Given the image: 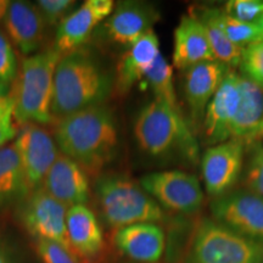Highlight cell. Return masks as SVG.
Instances as JSON below:
<instances>
[{"mask_svg":"<svg viewBox=\"0 0 263 263\" xmlns=\"http://www.w3.org/2000/svg\"><path fill=\"white\" fill-rule=\"evenodd\" d=\"M159 14L151 5L139 2H122L105 22L108 38L128 48L153 31Z\"/></svg>","mask_w":263,"mask_h":263,"instance_id":"ac0fdd59","label":"cell"},{"mask_svg":"<svg viewBox=\"0 0 263 263\" xmlns=\"http://www.w3.org/2000/svg\"><path fill=\"white\" fill-rule=\"evenodd\" d=\"M160 54V41L154 31L146 33L130 45L116 68L117 93L127 94L134 84L143 81Z\"/></svg>","mask_w":263,"mask_h":263,"instance_id":"44dd1931","label":"cell"},{"mask_svg":"<svg viewBox=\"0 0 263 263\" xmlns=\"http://www.w3.org/2000/svg\"><path fill=\"white\" fill-rule=\"evenodd\" d=\"M60 58V52L51 48L29 55L22 61L10 91L16 124L39 126L54 121L51 115L54 76Z\"/></svg>","mask_w":263,"mask_h":263,"instance_id":"3957f363","label":"cell"},{"mask_svg":"<svg viewBox=\"0 0 263 263\" xmlns=\"http://www.w3.org/2000/svg\"><path fill=\"white\" fill-rule=\"evenodd\" d=\"M230 71L228 66L213 60L200 62L183 71V87L194 126L205 117L207 105Z\"/></svg>","mask_w":263,"mask_h":263,"instance_id":"9a60e30c","label":"cell"},{"mask_svg":"<svg viewBox=\"0 0 263 263\" xmlns=\"http://www.w3.org/2000/svg\"><path fill=\"white\" fill-rule=\"evenodd\" d=\"M143 81H145L146 87H149L154 91L155 99L163 101L173 110L180 111L173 87L172 66L167 62L162 54L157 57L155 62L144 76Z\"/></svg>","mask_w":263,"mask_h":263,"instance_id":"d4e9b609","label":"cell"},{"mask_svg":"<svg viewBox=\"0 0 263 263\" xmlns=\"http://www.w3.org/2000/svg\"><path fill=\"white\" fill-rule=\"evenodd\" d=\"M0 263H17L5 241L0 238Z\"/></svg>","mask_w":263,"mask_h":263,"instance_id":"836d02e7","label":"cell"},{"mask_svg":"<svg viewBox=\"0 0 263 263\" xmlns=\"http://www.w3.org/2000/svg\"><path fill=\"white\" fill-rule=\"evenodd\" d=\"M223 10L218 8H200L194 11V16L205 28L210 47L217 61L228 66L230 70L238 67L241 60L242 49L230 42L222 24Z\"/></svg>","mask_w":263,"mask_h":263,"instance_id":"603a6c76","label":"cell"},{"mask_svg":"<svg viewBox=\"0 0 263 263\" xmlns=\"http://www.w3.org/2000/svg\"><path fill=\"white\" fill-rule=\"evenodd\" d=\"M10 91H11V84L0 82V106L4 103H6L10 99V97H11V95H10Z\"/></svg>","mask_w":263,"mask_h":263,"instance_id":"e575fe53","label":"cell"},{"mask_svg":"<svg viewBox=\"0 0 263 263\" xmlns=\"http://www.w3.org/2000/svg\"><path fill=\"white\" fill-rule=\"evenodd\" d=\"M244 162V144L230 139L206 150L201 171L206 193L219 197L238 182Z\"/></svg>","mask_w":263,"mask_h":263,"instance_id":"8fae6325","label":"cell"},{"mask_svg":"<svg viewBox=\"0 0 263 263\" xmlns=\"http://www.w3.org/2000/svg\"><path fill=\"white\" fill-rule=\"evenodd\" d=\"M41 188L68 209L76 205H85L90 199L87 172L61 153L45 176Z\"/></svg>","mask_w":263,"mask_h":263,"instance_id":"2e32d148","label":"cell"},{"mask_svg":"<svg viewBox=\"0 0 263 263\" xmlns=\"http://www.w3.org/2000/svg\"><path fill=\"white\" fill-rule=\"evenodd\" d=\"M134 137L140 149L151 156L178 150L192 162L199 160V145L182 112L159 99L141 108L134 123Z\"/></svg>","mask_w":263,"mask_h":263,"instance_id":"5b68a950","label":"cell"},{"mask_svg":"<svg viewBox=\"0 0 263 263\" xmlns=\"http://www.w3.org/2000/svg\"><path fill=\"white\" fill-rule=\"evenodd\" d=\"M139 184L162 209L179 213H195L203 203L199 179L182 171H163L141 177Z\"/></svg>","mask_w":263,"mask_h":263,"instance_id":"ba28073f","label":"cell"},{"mask_svg":"<svg viewBox=\"0 0 263 263\" xmlns=\"http://www.w3.org/2000/svg\"><path fill=\"white\" fill-rule=\"evenodd\" d=\"M213 60L215 55L201 22L194 15L183 16L174 31V67L184 71L190 66Z\"/></svg>","mask_w":263,"mask_h":263,"instance_id":"ffe728a7","label":"cell"},{"mask_svg":"<svg viewBox=\"0 0 263 263\" xmlns=\"http://www.w3.org/2000/svg\"><path fill=\"white\" fill-rule=\"evenodd\" d=\"M3 22L10 39L22 54L29 55L41 48L47 25L37 4L24 0L11 2Z\"/></svg>","mask_w":263,"mask_h":263,"instance_id":"d6986e66","label":"cell"},{"mask_svg":"<svg viewBox=\"0 0 263 263\" xmlns=\"http://www.w3.org/2000/svg\"><path fill=\"white\" fill-rule=\"evenodd\" d=\"M240 74L230 70L207 105L203 130L207 144L217 145L232 138V126L240 101Z\"/></svg>","mask_w":263,"mask_h":263,"instance_id":"7c38bea8","label":"cell"},{"mask_svg":"<svg viewBox=\"0 0 263 263\" xmlns=\"http://www.w3.org/2000/svg\"><path fill=\"white\" fill-rule=\"evenodd\" d=\"M239 67L245 78L263 89V41L242 49Z\"/></svg>","mask_w":263,"mask_h":263,"instance_id":"4316f807","label":"cell"},{"mask_svg":"<svg viewBox=\"0 0 263 263\" xmlns=\"http://www.w3.org/2000/svg\"><path fill=\"white\" fill-rule=\"evenodd\" d=\"M183 263H263V242L206 218L194 230Z\"/></svg>","mask_w":263,"mask_h":263,"instance_id":"8992f818","label":"cell"},{"mask_svg":"<svg viewBox=\"0 0 263 263\" xmlns=\"http://www.w3.org/2000/svg\"><path fill=\"white\" fill-rule=\"evenodd\" d=\"M223 11L236 21L263 25L262 0H230Z\"/></svg>","mask_w":263,"mask_h":263,"instance_id":"83f0119b","label":"cell"},{"mask_svg":"<svg viewBox=\"0 0 263 263\" xmlns=\"http://www.w3.org/2000/svg\"><path fill=\"white\" fill-rule=\"evenodd\" d=\"M31 193L14 143L0 149V210L21 202Z\"/></svg>","mask_w":263,"mask_h":263,"instance_id":"cb8c5ba5","label":"cell"},{"mask_svg":"<svg viewBox=\"0 0 263 263\" xmlns=\"http://www.w3.org/2000/svg\"><path fill=\"white\" fill-rule=\"evenodd\" d=\"M259 139H263V123L261 126V130H259Z\"/></svg>","mask_w":263,"mask_h":263,"instance_id":"8d00e7d4","label":"cell"},{"mask_svg":"<svg viewBox=\"0 0 263 263\" xmlns=\"http://www.w3.org/2000/svg\"><path fill=\"white\" fill-rule=\"evenodd\" d=\"M245 186L249 192L263 196V145L255 143L245 173Z\"/></svg>","mask_w":263,"mask_h":263,"instance_id":"f1b7e54d","label":"cell"},{"mask_svg":"<svg viewBox=\"0 0 263 263\" xmlns=\"http://www.w3.org/2000/svg\"><path fill=\"white\" fill-rule=\"evenodd\" d=\"M222 24L226 29L227 35L233 44L240 49H245L254 43L263 41V25L240 22L222 14Z\"/></svg>","mask_w":263,"mask_h":263,"instance_id":"484cf974","label":"cell"},{"mask_svg":"<svg viewBox=\"0 0 263 263\" xmlns=\"http://www.w3.org/2000/svg\"><path fill=\"white\" fill-rule=\"evenodd\" d=\"M110 78L83 49L61 55L54 76L51 115L59 121L83 108L101 105L110 91Z\"/></svg>","mask_w":263,"mask_h":263,"instance_id":"7a4b0ae2","label":"cell"},{"mask_svg":"<svg viewBox=\"0 0 263 263\" xmlns=\"http://www.w3.org/2000/svg\"><path fill=\"white\" fill-rule=\"evenodd\" d=\"M112 241L121 254L138 263H157L166 248V235L156 223H138L116 229Z\"/></svg>","mask_w":263,"mask_h":263,"instance_id":"e0dca14e","label":"cell"},{"mask_svg":"<svg viewBox=\"0 0 263 263\" xmlns=\"http://www.w3.org/2000/svg\"><path fill=\"white\" fill-rule=\"evenodd\" d=\"M74 0H39L37 6L47 26L60 25L74 8Z\"/></svg>","mask_w":263,"mask_h":263,"instance_id":"4dcf8cb0","label":"cell"},{"mask_svg":"<svg viewBox=\"0 0 263 263\" xmlns=\"http://www.w3.org/2000/svg\"><path fill=\"white\" fill-rule=\"evenodd\" d=\"M17 59L11 43L0 32V82L11 84L17 74Z\"/></svg>","mask_w":263,"mask_h":263,"instance_id":"1f68e13d","label":"cell"},{"mask_svg":"<svg viewBox=\"0 0 263 263\" xmlns=\"http://www.w3.org/2000/svg\"><path fill=\"white\" fill-rule=\"evenodd\" d=\"M94 190L104 222L115 230L138 223L159 224L166 219L162 207L126 174H104Z\"/></svg>","mask_w":263,"mask_h":263,"instance_id":"277c9868","label":"cell"},{"mask_svg":"<svg viewBox=\"0 0 263 263\" xmlns=\"http://www.w3.org/2000/svg\"><path fill=\"white\" fill-rule=\"evenodd\" d=\"M211 213L219 224L263 242V196L249 190L227 193L211 202Z\"/></svg>","mask_w":263,"mask_h":263,"instance_id":"9c48e42d","label":"cell"},{"mask_svg":"<svg viewBox=\"0 0 263 263\" xmlns=\"http://www.w3.org/2000/svg\"><path fill=\"white\" fill-rule=\"evenodd\" d=\"M67 211V206L38 188L20 202L18 221L34 240H50L71 251L66 232Z\"/></svg>","mask_w":263,"mask_h":263,"instance_id":"52a82bcc","label":"cell"},{"mask_svg":"<svg viewBox=\"0 0 263 263\" xmlns=\"http://www.w3.org/2000/svg\"><path fill=\"white\" fill-rule=\"evenodd\" d=\"M35 251L42 263H80L67 248L50 240H35Z\"/></svg>","mask_w":263,"mask_h":263,"instance_id":"f546056e","label":"cell"},{"mask_svg":"<svg viewBox=\"0 0 263 263\" xmlns=\"http://www.w3.org/2000/svg\"><path fill=\"white\" fill-rule=\"evenodd\" d=\"M14 145L29 192L41 188L45 176L60 154L57 141L44 128L29 123L20 128Z\"/></svg>","mask_w":263,"mask_h":263,"instance_id":"30bf717a","label":"cell"},{"mask_svg":"<svg viewBox=\"0 0 263 263\" xmlns=\"http://www.w3.org/2000/svg\"><path fill=\"white\" fill-rule=\"evenodd\" d=\"M66 232L72 254L80 263H97L105 249L104 233L95 213L85 205L68 209Z\"/></svg>","mask_w":263,"mask_h":263,"instance_id":"5bb4252c","label":"cell"},{"mask_svg":"<svg viewBox=\"0 0 263 263\" xmlns=\"http://www.w3.org/2000/svg\"><path fill=\"white\" fill-rule=\"evenodd\" d=\"M17 132L14 118V100L10 97L9 100L0 106V149L8 145V141L15 139Z\"/></svg>","mask_w":263,"mask_h":263,"instance_id":"d6a6232c","label":"cell"},{"mask_svg":"<svg viewBox=\"0 0 263 263\" xmlns=\"http://www.w3.org/2000/svg\"><path fill=\"white\" fill-rule=\"evenodd\" d=\"M10 0H0V21H4L6 12L10 6Z\"/></svg>","mask_w":263,"mask_h":263,"instance_id":"d590c367","label":"cell"},{"mask_svg":"<svg viewBox=\"0 0 263 263\" xmlns=\"http://www.w3.org/2000/svg\"><path fill=\"white\" fill-rule=\"evenodd\" d=\"M240 101L232 126V138L240 143L255 144L263 123V89L244 76L239 81Z\"/></svg>","mask_w":263,"mask_h":263,"instance_id":"7402d4cb","label":"cell"},{"mask_svg":"<svg viewBox=\"0 0 263 263\" xmlns=\"http://www.w3.org/2000/svg\"><path fill=\"white\" fill-rule=\"evenodd\" d=\"M112 0H87L59 25L54 49L61 55L77 50L90 37L95 27L114 12Z\"/></svg>","mask_w":263,"mask_h":263,"instance_id":"4fadbf2b","label":"cell"},{"mask_svg":"<svg viewBox=\"0 0 263 263\" xmlns=\"http://www.w3.org/2000/svg\"><path fill=\"white\" fill-rule=\"evenodd\" d=\"M54 139L61 154L94 174L114 159L118 132L111 111L95 105L57 121Z\"/></svg>","mask_w":263,"mask_h":263,"instance_id":"6da1fadb","label":"cell"}]
</instances>
